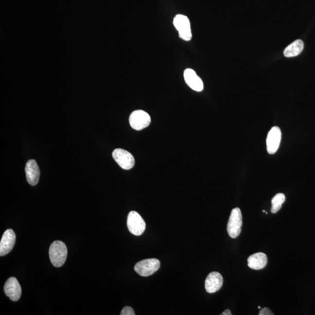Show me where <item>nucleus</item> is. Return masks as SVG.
Segmentation results:
<instances>
[{
  "mask_svg": "<svg viewBox=\"0 0 315 315\" xmlns=\"http://www.w3.org/2000/svg\"><path fill=\"white\" fill-rule=\"evenodd\" d=\"M49 253L52 264L55 267H60L65 263L68 251L65 244L57 241L51 244Z\"/></svg>",
  "mask_w": 315,
  "mask_h": 315,
  "instance_id": "obj_1",
  "label": "nucleus"
},
{
  "mask_svg": "<svg viewBox=\"0 0 315 315\" xmlns=\"http://www.w3.org/2000/svg\"><path fill=\"white\" fill-rule=\"evenodd\" d=\"M242 227V214L240 209L235 208L230 213L227 225V232L230 238L235 239L240 234Z\"/></svg>",
  "mask_w": 315,
  "mask_h": 315,
  "instance_id": "obj_2",
  "label": "nucleus"
},
{
  "mask_svg": "<svg viewBox=\"0 0 315 315\" xmlns=\"http://www.w3.org/2000/svg\"><path fill=\"white\" fill-rule=\"evenodd\" d=\"M160 263L157 259H148L140 261L134 266V270L140 276L148 277L153 275L159 270Z\"/></svg>",
  "mask_w": 315,
  "mask_h": 315,
  "instance_id": "obj_3",
  "label": "nucleus"
},
{
  "mask_svg": "<svg viewBox=\"0 0 315 315\" xmlns=\"http://www.w3.org/2000/svg\"><path fill=\"white\" fill-rule=\"evenodd\" d=\"M127 225L128 230L134 235L140 236L144 233L146 224L138 212L131 211L128 215Z\"/></svg>",
  "mask_w": 315,
  "mask_h": 315,
  "instance_id": "obj_4",
  "label": "nucleus"
},
{
  "mask_svg": "<svg viewBox=\"0 0 315 315\" xmlns=\"http://www.w3.org/2000/svg\"><path fill=\"white\" fill-rule=\"evenodd\" d=\"M174 25L181 39L185 41L191 40L192 34L191 22L188 17L183 15H177L174 18Z\"/></svg>",
  "mask_w": 315,
  "mask_h": 315,
  "instance_id": "obj_5",
  "label": "nucleus"
},
{
  "mask_svg": "<svg viewBox=\"0 0 315 315\" xmlns=\"http://www.w3.org/2000/svg\"><path fill=\"white\" fill-rule=\"evenodd\" d=\"M129 122L133 129L141 130L150 124L151 117L144 110H137L131 113Z\"/></svg>",
  "mask_w": 315,
  "mask_h": 315,
  "instance_id": "obj_6",
  "label": "nucleus"
},
{
  "mask_svg": "<svg viewBox=\"0 0 315 315\" xmlns=\"http://www.w3.org/2000/svg\"><path fill=\"white\" fill-rule=\"evenodd\" d=\"M112 157L122 169L129 170L135 165V159L129 152L122 148H117L113 151Z\"/></svg>",
  "mask_w": 315,
  "mask_h": 315,
  "instance_id": "obj_7",
  "label": "nucleus"
},
{
  "mask_svg": "<svg viewBox=\"0 0 315 315\" xmlns=\"http://www.w3.org/2000/svg\"><path fill=\"white\" fill-rule=\"evenodd\" d=\"M4 293L13 301H18L21 297L22 289L15 277H11L6 281L4 287Z\"/></svg>",
  "mask_w": 315,
  "mask_h": 315,
  "instance_id": "obj_8",
  "label": "nucleus"
},
{
  "mask_svg": "<svg viewBox=\"0 0 315 315\" xmlns=\"http://www.w3.org/2000/svg\"><path fill=\"white\" fill-rule=\"evenodd\" d=\"M281 140V131L279 127H273L268 132L266 143L267 150L269 154H274L279 148Z\"/></svg>",
  "mask_w": 315,
  "mask_h": 315,
  "instance_id": "obj_9",
  "label": "nucleus"
},
{
  "mask_svg": "<svg viewBox=\"0 0 315 315\" xmlns=\"http://www.w3.org/2000/svg\"><path fill=\"white\" fill-rule=\"evenodd\" d=\"M16 241V233L11 229L5 230L0 242V256L7 255L13 250Z\"/></svg>",
  "mask_w": 315,
  "mask_h": 315,
  "instance_id": "obj_10",
  "label": "nucleus"
},
{
  "mask_svg": "<svg viewBox=\"0 0 315 315\" xmlns=\"http://www.w3.org/2000/svg\"><path fill=\"white\" fill-rule=\"evenodd\" d=\"M223 277L218 272H212L207 276L205 281V288L207 293H214L220 290L223 285Z\"/></svg>",
  "mask_w": 315,
  "mask_h": 315,
  "instance_id": "obj_11",
  "label": "nucleus"
},
{
  "mask_svg": "<svg viewBox=\"0 0 315 315\" xmlns=\"http://www.w3.org/2000/svg\"><path fill=\"white\" fill-rule=\"evenodd\" d=\"M183 75L186 83L191 89L197 92L202 91L204 88L203 81L193 70L187 69Z\"/></svg>",
  "mask_w": 315,
  "mask_h": 315,
  "instance_id": "obj_12",
  "label": "nucleus"
},
{
  "mask_svg": "<svg viewBox=\"0 0 315 315\" xmlns=\"http://www.w3.org/2000/svg\"><path fill=\"white\" fill-rule=\"evenodd\" d=\"M26 179L29 185L36 186L39 182L40 172L36 160H28L25 166Z\"/></svg>",
  "mask_w": 315,
  "mask_h": 315,
  "instance_id": "obj_13",
  "label": "nucleus"
},
{
  "mask_svg": "<svg viewBox=\"0 0 315 315\" xmlns=\"http://www.w3.org/2000/svg\"><path fill=\"white\" fill-rule=\"evenodd\" d=\"M267 264V257L265 254L259 252L253 254L247 259V264L252 269L259 270L262 269Z\"/></svg>",
  "mask_w": 315,
  "mask_h": 315,
  "instance_id": "obj_14",
  "label": "nucleus"
},
{
  "mask_svg": "<svg viewBox=\"0 0 315 315\" xmlns=\"http://www.w3.org/2000/svg\"><path fill=\"white\" fill-rule=\"evenodd\" d=\"M304 48V43L302 40L298 39L285 48L284 55L286 57H296L299 55Z\"/></svg>",
  "mask_w": 315,
  "mask_h": 315,
  "instance_id": "obj_15",
  "label": "nucleus"
},
{
  "mask_svg": "<svg viewBox=\"0 0 315 315\" xmlns=\"http://www.w3.org/2000/svg\"><path fill=\"white\" fill-rule=\"evenodd\" d=\"M285 196L283 193L277 194L271 200V212L275 214L279 211V210L281 209L282 204L285 202Z\"/></svg>",
  "mask_w": 315,
  "mask_h": 315,
  "instance_id": "obj_16",
  "label": "nucleus"
},
{
  "mask_svg": "<svg viewBox=\"0 0 315 315\" xmlns=\"http://www.w3.org/2000/svg\"><path fill=\"white\" fill-rule=\"evenodd\" d=\"M133 309L130 306H125L121 311V315H135Z\"/></svg>",
  "mask_w": 315,
  "mask_h": 315,
  "instance_id": "obj_17",
  "label": "nucleus"
},
{
  "mask_svg": "<svg viewBox=\"0 0 315 315\" xmlns=\"http://www.w3.org/2000/svg\"><path fill=\"white\" fill-rule=\"evenodd\" d=\"M259 315H273L274 313L269 308H264L261 309L259 312Z\"/></svg>",
  "mask_w": 315,
  "mask_h": 315,
  "instance_id": "obj_18",
  "label": "nucleus"
},
{
  "mask_svg": "<svg viewBox=\"0 0 315 315\" xmlns=\"http://www.w3.org/2000/svg\"><path fill=\"white\" fill-rule=\"evenodd\" d=\"M221 315H231L232 313L231 312H230V311L229 310V309H226V310L223 312V313H222Z\"/></svg>",
  "mask_w": 315,
  "mask_h": 315,
  "instance_id": "obj_19",
  "label": "nucleus"
},
{
  "mask_svg": "<svg viewBox=\"0 0 315 315\" xmlns=\"http://www.w3.org/2000/svg\"><path fill=\"white\" fill-rule=\"evenodd\" d=\"M258 308H259V309H261V306H258Z\"/></svg>",
  "mask_w": 315,
  "mask_h": 315,
  "instance_id": "obj_20",
  "label": "nucleus"
}]
</instances>
